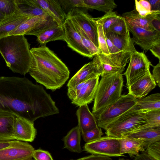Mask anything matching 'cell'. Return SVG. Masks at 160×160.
<instances>
[{"label":"cell","instance_id":"48","mask_svg":"<svg viewBox=\"0 0 160 160\" xmlns=\"http://www.w3.org/2000/svg\"><path fill=\"white\" fill-rule=\"evenodd\" d=\"M152 54L160 61V43L153 46L149 49Z\"/></svg>","mask_w":160,"mask_h":160},{"label":"cell","instance_id":"34","mask_svg":"<svg viewBox=\"0 0 160 160\" xmlns=\"http://www.w3.org/2000/svg\"><path fill=\"white\" fill-rule=\"evenodd\" d=\"M142 113L147 122L146 124L148 127L160 126V109L152 110Z\"/></svg>","mask_w":160,"mask_h":160},{"label":"cell","instance_id":"42","mask_svg":"<svg viewBox=\"0 0 160 160\" xmlns=\"http://www.w3.org/2000/svg\"><path fill=\"white\" fill-rule=\"evenodd\" d=\"M145 151L152 158L160 160V141L152 143Z\"/></svg>","mask_w":160,"mask_h":160},{"label":"cell","instance_id":"27","mask_svg":"<svg viewBox=\"0 0 160 160\" xmlns=\"http://www.w3.org/2000/svg\"><path fill=\"white\" fill-rule=\"evenodd\" d=\"M134 106L136 110L141 112L160 109V94L156 93L146 97L137 99Z\"/></svg>","mask_w":160,"mask_h":160},{"label":"cell","instance_id":"6","mask_svg":"<svg viewBox=\"0 0 160 160\" xmlns=\"http://www.w3.org/2000/svg\"><path fill=\"white\" fill-rule=\"evenodd\" d=\"M137 98L128 93L122 95L115 103L101 112L93 114L98 126L105 129L106 126L118 117L134 106Z\"/></svg>","mask_w":160,"mask_h":160},{"label":"cell","instance_id":"44","mask_svg":"<svg viewBox=\"0 0 160 160\" xmlns=\"http://www.w3.org/2000/svg\"><path fill=\"white\" fill-rule=\"evenodd\" d=\"M153 67V69L152 74L156 84L160 87V61L156 66H154L152 65Z\"/></svg>","mask_w":160,"mask_h":160},{"label":"cell","instance_id":"21","mask_svg":"<svg viewBox=\"0 0 160 160\" xmlns=\"http://www.w3.org/2000/svg\"><path fill=\"white\" fill-rule=\"evenodd\" d=\"M98 75L96 65L93 60L83 65L75 73L69 81L67 86L68 88L72 87Z\"/></svg>","mask_w":160,"mask_h":160},{"label":"cell","instance_id":"37","mask_svg":"<svg viewBox=\"0 0 160 160\" xmlns=\"http://www.w3.org/2000/svg\"><path fill=\"white\" fill-rule=\"evenodd\" d=\"M58 1L66 15L74 8H84L83 0H58Z\"/></svg>","mask_w":160,"mask_h":160},{"label":"cell","instance_id":"46","mask_svg":"<svg viewBox=\"0 0 160 160\" xmlns=\"http://www.w3.org/2000/svg\"><path fill=\"white\" fill-rule=\"evenodd\" d=\"M106 36V35H105ZM106 40L110 54H118L121 51L119 50L106 36Z\"/></svg>","mask_w":160,"mask_h":160},{"label":"cell","instance_id":"2","mask_svg":"<svg viewBox=\"0 0 160 160\" xmlns=\"http://www.w3.org/2000/svg\"><path fill=\"white\" fill-rule=\"evenodd\" d=\"M32 61L30 76L47 89L52 91L60 88L68 79L67 66L45 45L30 49Z\"/></svg>","mask_w":160,"mask_h":160},{"label":"cell","instance_id":"50","mask_svg":"<svg viewBox=\"0 0 160 160\" xmlns=\"http://www.w3.org/2000/svg\"><path fill=\"white\" fill-rule=\"evenodd\" d=\"M12 142V140L0 141V150L9 146Z\"/></svg>","mask_w":160,"mask_h":160},{"label":"cell","instance_id":"28","mask_svg":"<svg viewBox=\"0 0 160 160\" xmlns=\"http://www.w3.org/2000/svg\"><path fill=\"white\" fill-rule=\"evenodd\" d=\"M64 35L63 25H61L47 29L37 37L38 42L43 45L50 41L63 40Z\"/></svg>","mask_w":160,"mask_h":160},{"label":"cell","instance_id":"12","mask_svg":"<svg viewBox=\"0 0 160 160\" xmlns=\"http://www.w3.org/2000/svg\"><path fill=\"white\" fill-rule=\"evenodd\" d=\"M63 26L65 31L63 40L66 42L68 46L83 56L92 58L83 45L79 30L70 18L67 17Z\"/></svg>","mask_w":160,"mask_h":160},{"label":"cell","instance_id":"29","mask_svg":"<svg viewBox=\"0 0 160 160\" xmlns=\"http://www.w3.org/2000/svg\"><path fill=\"white\" fill-rule=\"evenodd\" d=\"M122 15L126 22L132 25L147 30L156 31L151 26L146 17L140 16L135 8L123 13Z\"/></svg>","mask_w":160,"mask_h":160},{"label":"cell","instance_id":"54","mask_svg":"<svg viewBox=\"0 0 160 160\" xmlns=\"http://www.w3.org/2000/svg\"><path fill=\"white\" fill-rule=\"evenodd\" d=\"M33 160V159H30V160Z\"/></svg>","mask_w":160,"mask_h":160},{"label":"cell","instance_id":"40","mask_svg":"<svg viewBox=\"0 0 160 160\" xmlns=\"http://www.w3.org/2000/svg\"><path fill=\"white\" fill-rule=\"evenodd\" d=\"M84 140L89 142L96 140L102 137L103 133L101 128L98 127L89 131L81 133Z\"/></svg>","mask_w":160,"mask_h":160},{"label":"cell","instance_id":"9","mask_svg":"<svg viewBox=\"0 0 160 160\" xmlns=\"http://www.w3.org/2000/svg\"><path fill=\"white\" fill-rule=\"evenodd\" d=\"M85 33L92 43L99 48L97 26L92 18L83 10L75 8L66 15Z\"/></svg>","mask_w":160,"mask_h":160},{"label":"cell","instance_id":"22","mask_svg":"<svg viewBox=\"0 0 160 160\" xmlns=\"http://www.w3.org/2000/svg\"><path fill=\"white\" fill-rule=\"evenodd\" d=\"M129 32L128 30L125 34L121 35L109 31L105 35L120 51L133 53L137 51Z\"/></svg>","mask_w":160,"mask_h":160},{"label":"cell","instance_id":"53","mask_svg":"<svg viewBox=\"0 0 160 160\" xmlns=\"http://www.w3.org/2000/svg\"><path fill=\"white\" fill-rule=\"evenodd\" d=\"M4 111H0V114L3 112Z\"/></svg>","mask_w":160,"mask_h":160},{"label":"cell","instance_id":"30","mask_svg":"<svg viewBox=\"0 0 160 160\" xmlns=\"http://www.w3.org/2000/svg\"><path fill=\"white\" fill-rule=\"evenodd\" d=\"M49 15L30 18L21 23L15 29L9 33L7 36L26 35L28 32L33 29L40 22Z\"/></svg>","mask_w":160,"mask_h":160},{"label":"cell","instance_id":"15","mask_svg":"<svg viewBox=\"0 0 160 160\" xmlns=\"http://www.w3.org/2000/svg\"><path fill=\"white\" fill-rule=\"evenodd\" d=\"M152 74L149 70L128 88V93L137 99L145 97L156 86Z\"/></svg>","mask_w":160,"mask_h":160},{"label":"cell","instance_id":"38","mask_svg":"<svg viewBox=\"0 0 160 160\" xmlns=\"http://www.w3.org/2000/svg\"><path fill=\"white\" fill-rule=\"evenodd\" d=\"M128 30L126 21L122 16L111 26L109 31L112 32L122 35L125 34Z\"/></svg>","mask_w":160,"mask_h":160},{"label":"cell","instance_id":"4","mask_svg":"<svg viewBox=\"0 0 160 160\" xmlns=\"http://www.w3.org/2000/svg\"><path fill=\"white\" fill-rule=\"evenodd\" d=\"M98 83L92 113L98 114L115 103L122 96L123 86L122 73L103 75Z\"/></svg>","mask_w":160,"mask_h":160},{"label":"cell","instance_id":"23","mask_svg":"<svg viewBox=\"0 0 160 160\" xmlns=\"http://www.w3.org/2000/svg\"><path fill=\"white\" fill-rule=\"evenodd\" d=\"M16 117L5 112L0 114V141L15 140L14 128Z\"/></svg>","mask_w":160,"mask_h":160},{"label":"cell","instance_id":"33","mask_svg":"<svg viewBox=\"0 0 160 160\" xmlns=\"http://www.w3.org/2000/svg\"><path fill=\"white\" fill-rule=\"evenodd\" d=\"M73 22L79 30L83 45L89 52L92 57L100 52L99 48L92 43L85 33L76 23Z\"/></svg>","mask_w":160,"mask_h":160},{"label":"cell","instance_id":"1","mask_svg":"<svg viewBox=\"0 0 160 160\" xmlns=\"http://www.w3.org/2000/svg\"><path fill=\"white\" fill-rule=\"evenodd\" d=\"M0 111L34 122L58 114L55 102L41 85L28 78L0 77Z\"/></svg>","mask_w":160,"mask_h":160},{"label":"cell","instance_id":"19","mask_svg":"<svg viewBox=\"0 0 160 160\" xmlns=\"http://www.w3.org/2000/svg\"><path fill=\"white\" fill-rule=\"evenodd\" d=\"M98 73L100 76L117 73H122L125 68L116 65L107 56L100 52L94 56Z\"/></svg>","mask_w":160,"mask_h":160},{"label":"cell","instance_id":"39","mask_svg":"<svg viewBox=\"0 0 160 160\" xmlns=\"http://www.w3.org/2000/svg\"><path fill=\"white\" fill-rule=\"evenodd\" d=\"M135 9L142 17L145 18L152 13L151 6L148 0L135 1Z\"/></svg>","mask_w":160,"mask_h":160},{"label":"cell","instance_id":"32","mask_svg":"<svg viewBox=\"0 0 160 160\" xmlns=\"http://www.w3.org/2000/svg\"><path fill=\"white\" fill-rule=\"evenodd\" d=\"M122 16L118 15L116 12L111 11L105 13L103 16L98 18H93L94 22L101 24L105 34L109 31L110 27Z\"/></svg>","mask_w":160,"mask_h":160},{"label":"cell","instance_id":"20","mask_svg":"<svg viewBox=\"0 0 160 160\" xmlns=\"http://www.w3.org/2000/svg\"><path fill=\"white\" fill-rule=\"evenodd\" d=\"M120 144L121 154H128L131 158H134L139 154V152H143L144 142L140 139L123 137L118 138Z\"/></svg>","mask_w":160,"mask_h":160},{"label":"cell","instance_id":"36","mask_svg":"<svg viewBox=\"0 0 160 160\" xmlns=\"http://www.w3.org/2000/svg\"><path fill=\"white\" fill-rule=\"evenodd\" d=\"M95 23L97 28L98 41L99 49L100 52L106 55H109L110 53L108 49L106 36L104 32L102 26L101 24L96 23Z\"/></svg>","mask_w":160,"mask_h":160},{"label":"cell","instance_id":"3","mask_svg":"<svg viewBox=\"0 0 160 160\" xmlns=\"http://www.w3.org/2000/svg\"><path fill=\"white\" fill-rule=\"evenodd\" d=\"M30 44L24 35H9L0 38V53L13 72L25 75L32 61Z\"/></svg>","mask_w":160,"mask_h":160},{"label":"cell","instance_id":"31","mask_svg":"<svg viewBox=\"0 0 160 160\" xmlns=\"http://www.w3.org/2000/svg\"><path fill=\"white\" fill-rule=\"evenodd\" d=\"M83 2L84 8L94 9L105 13L117 6L113 0H83Z\"/></svg>","mask_w":160,"mask_h":160},{"label":"cell","instance_id":"24","mask_svg":"<svg viewBox=\"0 0 160 160\" xmlns=\"http://www.w3.org/2000/svg\"><path fill=\"white\" fill-rule=\"evenodd\" d=\"M29 17L18 12L6 17L0 22V38L6 36Z\"/></svg>","mask_w":160,"mask_h":160},{"label":"cell","instance_id":"43","mask_svg":"<svg viewBox=\"0 0 160 160\" xmlns=\"http://www.w3.org/2000/svg\"><path fill=\"white\" fill-rule=\"evenodd\" d=\"M33 158L35 160H53L48 152L40 149L34 150Z\"/></svg>","mask_w":160,"mask_h":160},{"label":"cell","instance_id":"13","mask_svg":"<svg viewBox=\"0 0 160 160\" xmlns=\"http://www.w3.org/2000/svg\"><path fill=\"white\" fill-rule=\"evenodd\" d=\"M126 137L142 139L144 142V149H146L152 143L160 141V126L148 128L145 124L121 135Z\"/></svg>","mask_w":160,"mask_h":160},{"label":"cell","instance_id":"8","mask_svg":"<svg viewBox=\"0 0 160 160\" xmlns=\"http://www.w3.org/2000/svg\"><path fill=\"white\" fill-rule=\"evenodd\" d=\"M152 65L144 53L136 51L132 53L126 70L122 74L126 77L127 88L146 73Z\"/></svg>","mask_w":160,"mask_h":160},{"label":"cell","instance_id":"52","mask_svg":"<svg viewBox=\"0 0 160 160\" xmlns=\"http://www.w3.org/2000/svg\"><path fill=\"white\" fill-rule=\"evenodd\" d=\"M118 160H130L129 159H125L123 158H119Z\"/></svg>","mask_w":160,"mask_h":160},{"label":"cell","instance_id":"49","mask_svg":"<svg viewBox=\"0 0 160 160\" xmlns=\"http://www.w3.org/2000/svg\"><path fill=\"white\" fill-rule=\"evenodd\" d=\"M150 3L151 11H160V0H148Z\"/></svg>","mask_w":160,"mask_h":160},{"label":"cell","instance_id":"7","mask_svg":"<svg viewBox=\"0 0 160 160\" xmlns=\"http://www.w3.org/2000/svg\"><path fill=\"white\" fill-rule=\"evenodd\" d=\"M87 152L108 157L125 156L121 154L120 144L118 138L106 136L89 142L83 147Z\"/></svg>","mask_w":160,"mask_h":160},{"label":"cell","instance_id":"14","mask_svg":"<svg viewBox=\"0 0 160 160\" xmlns=\"http://www.w3.org/2000/svg\"><path fill=\"white\" fill-rule=\"evenodd\" d=\"M34 122L25 118L16 116L14 128L15 140L32 142L37 135Z\"/></svg>","mask_w":160,"mask_h":160},{"label":"cell","instance_id":"26","mask_svg":"<svg viewBox=\"0 0 160 160\" xmlns=\"http://www.w3.org/2000/svg\"><path fill=\"white\" fill-rule=\"evenodd\" d=\"M81 133L78 125L72 128L62 139L64 142L63 148L72 152H81Z\"/></svg>","mask_w":160,"mask_h":160},{"label":"cell","instance_id":"18","mask_svg":"<svg viewBox=\"0 0 160 160\" xmlns=\"http://www.w3.org/2000/svg\"><path fill=\"white\" fill-rule=\"evenodd\" d=\"M76 115L81 133L98 127L94 115L90 111L87 104L81 105L77 109Z\"/></svg>","mask_w":160,"mask_h":160},{"label":"cell","instance_id":"47","mask_svg":"<svg viewBox=\"0 0 160 160\" xmlns=\"http://www.w3.org/2000/svg\"><path fill=\"white\" fill-rule=\"evenodd\" d=\"M133 160H157L149 155L145 151L135 156Z\"/></svg>","mask_w":160,"mask_h":160},{"label":"cell","instance_id":"25","mask_svg":"<svg viewBox=\"0 0 160 160\" xmlns=\"http://www.w3.org/2000/svg\"><path fill=\"white\" fill-rule=\"evenodd\" d=\"M20 13L29 17L47 16V14L34 0H14Z\"/></svg>","mask_w":160,"mask_h":160},{"label":"cell","instance_id":"51","mask_svg":"<svg viewBox=\"0 0 160 160\" xmlns=\"http://www.w3.org/2000/svg\"><path fill=\"white\" fill-rule=\"evenodd\" d=\"M6 17L0 12V22L5 17Z\"/></svg>","mask_w":160,"mask_h":160},{"label":"cell","instance_id":"5","mask_svg":"<svg viewBox=\"0 0 160 160\" xmlns=\"http://www.w3.org/2000/svg\"><path fill=\"white\" fill-rule=\"evenodd\" d=\"M134 107L106 126L105 130L107 136L120 138L122 134L130 132L146 123L143 113L136 110Z\"/></svg>","mask_w":160,"mask_h":160},{"label":"cell","instance_id":"10","mask_svg":"<svg viewBox=\"0 0 160 160\" xmlns=\"http://www.w3.org/2000/svg\"><path fill=\"white\" fill-rule=\"evenodd\" d=\"M35 150L27 142L13 140L9 146L0 150V160H29Z\"/></svg>","mask_w":160,"mask_h":160},{"label":"cell","instance_id":"45","mask_svg":"<svg viewBox=\"0 0 160 160\" xmlns=\"http://www.w3.org/2000/svg\"><path fill=\"white\" fill-rule=\"evenodd\" d=\"M113 160L111 158L105 156L92 154L75 160Z\"/></svg>","mask_w":160,"mask_h":160},{"label":"cell","instance_id":"35","mask_svg":"<svg viewBox=\"0 0 160 160\" xmlns=\"http://www.w3.org/2000/svg\"><path fill=\"white\" fill-rule=\"evenodd\" d=\"M19 12L14 0H0V12L5 17Z\"/></svg>","mask_w":160,"mask_h":160},{"label":"cell","instance_id":"11","mask_svg":"<svg viewBox=\"0 0 160 160\" xmlns=\"http://www.w3.org/2000/svg\"><path fill=\"white\" fill-rule=\"evenodd\" d=\"M126 22L129 32L133 35L132 39L134 43L146 52L160 43V32L147 30Z\"/></svg>","mask_w":160,"mask_h":160},{"label":"cell","instance_id":"41","mask_svg":"<svg viewBox=\"0 0 160 160\" xmlns=\"http://www.w3.org/2000/svg\"><path fill=\"white\" fill-rule=\"evenodd\" d=\"M145 17L154 30L160 32V11H152V13Z\"/></svg>","mask_w":160,"mask_h":160},{"label":"cell","instance_id":"16","mask_svg":"<svg viewBox=\"0 0 160 160\" xmlns=\"http://www.w3.org/2000/svg\"><path fill=\"white\" fill-rule=\"evenodd\" d=\"M100 76L98 75L85 81L78 94L72 101V103L79 107L90 103L94 99Z\"/></svg>","mask_w":160,"mask_h":160},{"label":"cell","instance_id":"17","mask_svg":"<svg viewBox=\"0 0 160 160\" xmlns=\"http://www.w3.org/2000/svg\"><path fill=\"white\" fill-rule=\"evenodd\" d=\"M34 0L47 14L51 16L59 25H63L67 16L58 0Z\"/></svg>","mask_w":160,"mask_h":160}]
</instances>
